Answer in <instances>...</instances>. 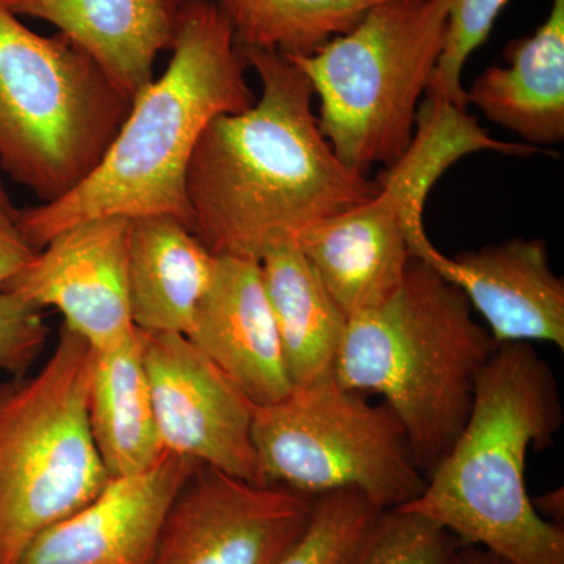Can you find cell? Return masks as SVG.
Returning a JSON list of instances; mask_svg holds the SVG:
<instances>
[{
  "label": "cell",
  "instance_id": "obj_20",
  "mask_svg": "<svg viewBox=\"0 0 564 564\" xmlns=\"http://www.w3.org/2000/svg\"><path fill=\"white\" fill-rule=\"evenodd\" d=\"M240 50L307 57L386 0H214Z\"/></svg>",
  "mask_w": 564,
  "mask_h": 564
},
{
  "label": "cell",
  "instance_id": "obj_7",
  "mask_svg": "<svg viewBox=\"0 0 564 564\" xmlns=\"http://www.w3.org/2000/svg\"><path fill=\"white\" fill-rule=\"evenodd\" d=\"M91 362L90 344L62 325L39 372L0 383V564H20L110 481L88 422Z\"/></svg>",
  "mask_w": 564,
  "mask_h": 564
},
{
  "label": "cell",
  "instance_id": "obj_19",
  "mask_svg": "<svg viewBox=\"0 0 564 564\" xmlns=\"http://www.w3.org/2000/svg\"><path fill=\"white\" fill-rule=\"evenodd\" d=\"M259 263L293 386L332 378L347 315L299 245H276Z\"/></svg>",
  "mask_w": 564,
  "mask_h": 564
},
{
  "label": "cell",
  "instance_id": "obj_8",
  "mask_svg": "<svg viewBox=\"0 0 564 564\" xmlns=\"http://www.w3.org/2000/svg\"><path fill=\"white\" fill-rule=\"evenodd\" d=\"M252 445L259 484L313 499L348 489L380 511L395 510L426 486L391 408L334 377L293 386L280 402L254 406Z\"/></svg>",
  "mask_w": 564,
  "mask_h": 564
},
{
  "label": "cell",
  "instance_id": "obj_12",
  "mask_svg": "<svg viewBox=\"0 0 564 564\" xmlns=\"http://www.w3.org/2000/svg\"><path fill=\"white\" fill-rule=\"evenodd\" d=\"M408 243L411 256L464 293L497 344L545 343L564 350V281L552 270L544 240H505L448 258L421 225Z\"/></svg>",
  "mask_w": 564,
  "mask_h": 564
},
{
  "label": "cell",
  "instance_id": "obj_3",
  "mask_svg": "<svg viewBox=\"0 0 564 564\" xmlns=\"http://www.w3.org/2000/svg\"><path fill=\"white\" fill-rule=\"evenodd\" d=\"M562 425L549 362L533 344L497 345L462 432L421 496L400 508L510 564H564V529L534 510L525 484L530 448L547 451Z\"/></svg>",
  "mask_w": 564,
  "mask_h": 564
},
{
  "label": "cell",
  "instance_id": "obj_16",
  "mask_svg": "<svg viewBox=\"0 0 564 564\" xmlns=\"http://www.w3.org/2000/svg\"><path fill=\"white\" fill-rule=\"evenodd\" d=\"M466 90L467 107L530 147L564 140V0H552L543 24L505 51Z\"/></svg>",
  "mask_w": 564,
  "mask_h": 564
},
{
  "label": "cell",
  "instance_id": "obj_6",
  "mask_svg": "<svg viewBox=\"0 0 564 564\" xmlns=\"http://www.w3.org/2000/svg\"><path fill=\"white\" fill-rule=\"evenodd\" d=\"M448 0H386L307 57L291 58L317 96L337 158L367 174L402 158L443 54Z\"/></svg>",
  "mask_w": 564,
  "mask_h": 564
},
{
  "label": "cell",
  "instance_id": "obj_10",
  "mask_svg": "<svg viewBox=\"0 0 564 564\" xmlns=\"http://www.w3.org/2000/svg\"><path fill=\"white\" fill-rule=\"evenodd\" d=\"M140 334L163 448L259 484L254 404L187 336Z\"/></svg>",
  "mask_w": 564,
  "mask_h": 564
},
{
  "label": "cell",
  "instance_id": "obj_25",
  "mask_svg": "<svg viewBox=\"0 0 564 564\" xmlns=\"http://www.w3.org/2000/svg\"><path fill=\"white\" fill-rule=\"evenodd\" d=\"M36 252L17 223L0 220V291L33 261Z\"/></svg>",
  "mask_w": 564,
  "mask_h": 564
},
{
  "label": "cell",
  "instance_id": "obj_27",
  "mask_svg": "<svg viewBox=\"0 0 564 564\" xmlns=\"http://www.w3.org/2000/svg\"><path fill=\"white\" fill-rule=\"evenodd\" d=\"M454 564H510L499 555L477 547V545H463L456 555Z\"/></svg>",
  "mask_w": 564,
  "mask_h": 564
},
{
  "label": "cell",
  "instance_id": "obj_22",
  "mask_svg": "<svg viewBox=\"0 0 564 564\" xmlns=\"http://www.w3.org/2000/svg\"><path fill=\"white\" fill-rule=\"evenodd\" d=\"M380 513L361 492L315 497L306 532L278 564H340Z\"/></svg>",
  "mask_w": 564,
  "mask_h": 564
},
{
  "label": "cell",
  "instance_id": "obj_1",
  "mask_svg": "<svg viewBox=\"0 0 564 564\" xmlns=\"http://www.w3.org/2000/svg\"><path fill=\"white\" fill-rule=\"evenodd\" d=\"M262 93L209 122L187 170L192 231L215 256L259 261L276 245L369 202L377 180L345 165L325 139L306 74L285 55L242 50Z\"/></svg>",
  "mask_w": 564,
  "mask_h": 564
},
{
  "label": "cell",
  "instance_id": "obj_4",
  "mask_svg": "<svg viewBox=\"0 0 564 564\" xmlns=\"http://www.w3.org/2000/svg\"><path fill=\"white\" fill-rule=\"evenodd\" d=\"M497 345L464 293L411 256L391 299L348 318L333 377L383 399L426 477L469 417L478 378Z\"/></svg>",
  "mask_w": 564,
  "mask_h": 564
},
{
  "label": "cell",
  "instance_id": "obj_13",
  "mask_svg": "<svg viewBox=\"0 0 564 564\" xmlns=\"http://www.w3.org/2000/svg\"><path fill=\"white\" fill-rule=\"evenodd\" d=\"M199 464L170 454L150 469L110 478L90 503L52 525L20 564H148L166 516Z\"/></svg>",
  "mask_w": 564,
  "mask_h": 564
},
{
  "label": "cell",
  "instance_id": "obj_21",
  "mask_svg": "<svg viewBox=\"0 0 564 564\" xmlns=\"http://www.w3.org/2000/svg\"><path fill=\"white\" fill-rule=\"evenodd\" d=\"M463 545L432 519L395 508L377 514L340 564H454Z\"/></svg>",
  "mask_w": 564,
  "mask_h": 564
},
{
  "label": "cell",
  "instance_id": "obj_9",
  "mask_svg": "<svg viewBox=\"0 0 564 564\" xmlns=\"http://www.w3.org/2000/svg\"><path fill=\"white\" fill-rule=\"evenodd\" d=\"M313 510V497L198 466L148 564H278L306 532Z\"/></svg>",
  "mask_w": 564,
  "mask_h": 564
},
{
  "label": "cell",
  "instance_id": "obj_15",
  "mask_svg": "<svg viewBox=\"0 0 564 564\" xmlns=\"http://www.w3.org/2000/svg\"><path fill=\"white\" fill-rule=\"evenodd\" d=\"M14 17L54 25L95 58L129 99L172 51L185 0H0Z\"/></svg>",
  "mask_w": 564,
  "mask_h": 564
},
{
  "label": "cell",
  "instance_id": "obj_28",
  "mask_svg": "<svg viewBox=\"0 0 564 564\" xmlns=\"http://www.w3.org/2000/svg\"><path fill=\"white\" fill-rule=\"evenodd\" d=\"M18 215H20V209L11 202L9 192L6 191V185L0 180V220L17 223Z\"/></svg>",
  "mask_w": 564,
  "mask_h": 564
},
{
  "label": "cell",
  "instance_id": "obj_11",
  "mask_svg": "<svg viewBox=\"0 0 564 564\" xmlns=\"http://www.w3.org/2000/svg\"><path fill=\"white\" fill-rule=\"evenodd\" d=\"M131 220L101 218L70 226L41 247L33 261L7 282L41 310L54 307L63 325L93 350H106L137 333L128 285Z\"/></svg>",
  "mask_w": 564,
  "mask_h": 564
},
{
  "label": "cell",
  "instance_id": "obj_24",
  "mask_svg": "<svg viewBox=\"0 0 564 564\" xmlns=\"http://www.w3.org/2000/svg\"><path fill=\"white\" fill-rule=\"evenodd\" d=\"M50 336L44 310L17 293L0 291V372L24 377Z\"/></svg>",
  "mask_w": 564,
  "mask_h": 564
},
{
  "label": "cell",
  "instance_id": "obj_2",
  "mask_svg": "<svg viewBox=\"0 0 564 564\" xmlns=\"http://www.w3.org/2000/svg\"><path fill=\"white\" fill-rule=\"evenodd\" d=\"M172 61L133 99L101 163L57 202L20 210L17 226L40 250L55 234L101 218L170 215L192 229L187 170L210 121L256 102L247 57L214 0H185Z\"/></svg>",
  "mask_w": 564,
  "mask_h": 564
},
{
  "label": "cell",
  "instance_id": "obj_23",
  "mask_svg": "<svg viewBox=\"0 0 564 564\" xmlns=\"http://www.w3.org/2000/svg\"><path fill=\"white\" fill-rule=\"evenodd\" d=\"M508 2L510 0H448L444 50L434 70L430 93L467 109L464 66L489 39Z\"/></svg>",
  "mask_w": 564,
  "mask_h": 564
},
{
  "label": "cell",
  "instance_id": "obj_5",
  "mask_svg": "<svg viewBox=\"0 0 564 564\" xmlns=\"http://www.w3.org/2000/svg\"><path fill=\"white\" fill-rule=\"evenodd\" d=\"M131 109L76 41L40 35L0 3V166L41 204L95 172Z\"/></svg>",
  "mask_w": 564,
  "mask_h": 564
},
{
  "label": "cell",
  "instance_id": "obj_18",
  "mask_svg": "<svg viewBox=\"0 0 564 564\" xmlns=\"http://www.w3.org/2000/svg\"><path fill=\"white\" fill-rule=\"evenodd\" d=\"M88 422L110 478L143 473L166 454L155 419L140 329L121 344L93 350Z\"/></svg>",
  "mask_w": 564,
  "mask_h": 564
},
{
  "label": "cell",
  "instance_id": "obj_26",
  "mask_svg": "<svg viewBox=\"0 0 564 564\" xmlns=\"http://www.w3.org/2000/svg\"><path fill=\"white\" fill-rule=\"evenodd\" d=\"M533 500L534 510L552 524L563 527L564 519V492L563 488L541 494Z\"/></svg>",
  "mask_w": 564,
  "mask_h": 564
},
{
  "label": "cell",
  "instance_id": "obj_17",
  "mask_svg": "<svg viewBox=\"0 0 564 564\" xmlns=\"http://www.w3.org/2000/svg\"><path fill=\"white\" fill-rule=\"evenodd\" d=\"M217 265L218 256L177 218H133L128 242L133 325L143 333L187 336Z\"/></svg>",
  "mask_w": 564,
  "mask_h": 564
},
{
  "label": "cell",
  "instance_id": "obj_14",
  "mask_svg": "<svg viewBox=\"0 0 564 564\" xmlns=\"http://www.w3.org/2000/svg\"><path fill=\"white\" fill-rule=\"evenodd\" d=\"M187 337L254 406L280 402L292 391L259 261L218 256Z\"/></svg>",
  "mask_w": 564,
  "mask_h": 564
}]
</instances>
